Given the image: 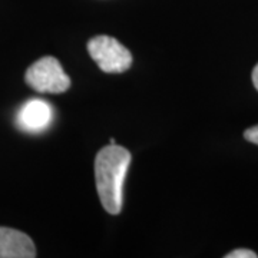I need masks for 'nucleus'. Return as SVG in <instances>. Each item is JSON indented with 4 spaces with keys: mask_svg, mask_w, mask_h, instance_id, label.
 <instances>
[{
    "mask_svg": "<svg viewBox=\"0 0 258 258\" xmlns=\"http://www.w3.org/2000/svg\"><path fill=\"white\" fill-rule=\"evenodd\" d=\"M131 152L116 144L103 147L95 158V181L102 207L111 215L122 211L123 181L131 164Z\"/></svg>",
    "mask_w": 258,
    "mask_h": 258,
    "instance_id": "obj_1",
    "label": "nucleus"
},
{
    "mask_svg": "<svg viewBox=\"0 0 258 258\" xmlns=\"http://www.w3.org/2000/svg\"><path fill=\"white\" fill-rule=\"evenodd\" d=\"M25 81L33 91L40 93H62L71 88V78L53 56L40 57L30 64L25 74Z\"/></svg>",
    "mask_w": 258,
    "mask_h": 258,
    "instance_id": "obj_2",
    "label": "nucleus"
},
{
    "mask_svg": "<svg viewBox=\"0 0 258 258\" xmlns=\"http://www.w3.org/2000/svg\"><path fill=\"white\" fill-rule=\"evenodd\" d=\"M88 52L105 74H122L132 64V53L115 37L99 35L88 42Z\"/></svg>",
    "mask_w": 258,
    "mask_h": 258,
    "instance_id": "obj_3",
    "label": "nucleus"
},
{
    "mask_svg": "<svg viewBox=\"0 0 258 258\" xmlns=\"http://www.w3.org/2000/svg\"><path fill=\"white\" fill-rule=\"evenodd\" d=\"M53 122V108L43 99H29L16 113V125L28 134H40Z\"/></svg>",
    "mask_w": 258,
    "mask_h": 258,
    "instance_id": "obj_4",
    "label": "nucleus"
},
{
    "mask_svg": "<svg viewBox=\"0 0 258 258\" xmlns=\"http://www.w3.org/2000/svg\"><path fill=\"white\" fill-rule=\"evenodd\" d=\"M36 247L28 234L0 227V258H35Z\"/></svg>",
    "mask_w": 258,
    "mask_h": 258,
    "instance_id": "obj_5",
    "label": "nucleus"
},
{
    "mask_svg": "<svg viewBox=\"0 0 258 258\" xmlns=\"http://www.w3.org/2000/svg\"><path fill=\"white\" fill-rule=\"evenodd\" d=\"M225 258H257V254L251 249L240 248L231 251L230 254H227Z\"/></svg>",
    "mask_w": 258,
    "mask_h": 258,
    "instance_id": "obj_6",
    "label": "nucleus"
},
{
    "mask_svg": "<svg viewBox=\"0 0 258 258\" xmlns=\"http://www.w3.org/2000/svg\"><path fill=\"white\" fill-rule=\"evenodd\" d=\"M244 138L247 139V141H249V142H252V144L258 145V125L252 126V128L247 129V131L244 132Z\"/></svg>",
    "mask_w": 258,
    "mask_h": 258,
    "instance_id": "obj_7",
    "label": "nucleus"
},
{
    "mask_svg": "<svg viewBox=\"0 0 258 258\" xmlns=\"http://www.w3.org/2000/svg\"><path fill=\"white\" fill-rule=\"evenodd\" d=\"M252 83H254L255 89L258 91V64L254 68V71H252Z\"/></svg>",
    "mask_w": 258,
    "mask_h": 258,
    "instance_id": "obj_8",
    "label": "nucleus"
}]
</instances>
